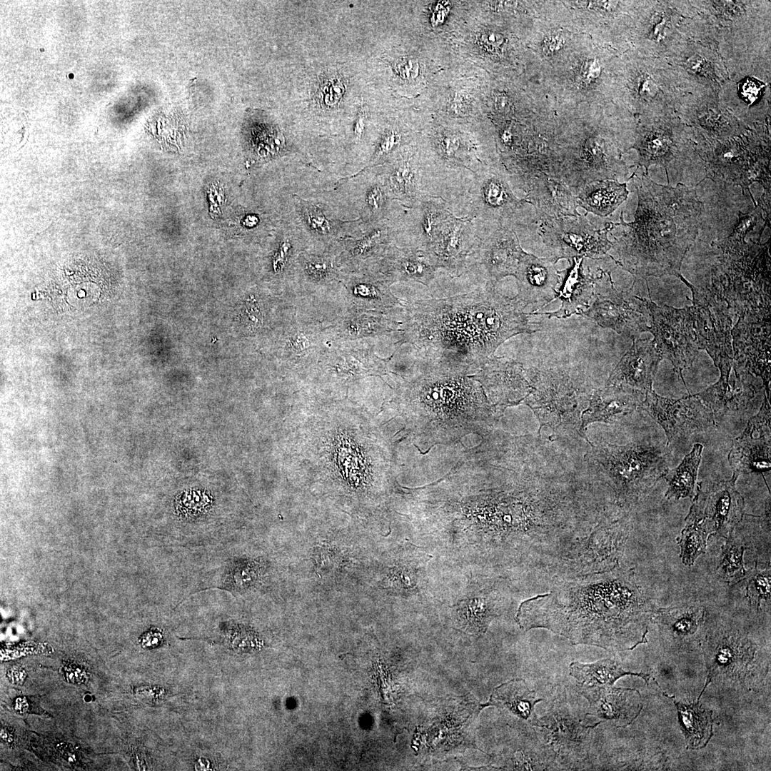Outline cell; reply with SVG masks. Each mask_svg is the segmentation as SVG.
<instances>
[{"mask_svg":"<svg viewBox=\"0 0 771 771\" xmlns=\"http://www.w3.org/2000/svg\"><path fill=\"white\" fill-rule=\"evenodd\" d=\"M702 449V445L695 444L677 468L668 469L665 473L662 478L668 484L665 493L667 499L695 498L697 492V475Z\"/></svg>","mask_w":771,"mask_h":771,"instance_id":"38","label":"cell"},{"mask_svg":"<svg viewBox=\"0 0 771 771\" xmlns=\"http://www.w3.org/2000/svg\"><path fill=\"white\" fill-rule=\"evenodd\" d=\"M539 224L543 243L558 260L600 258L613 246L608 238V232L615 227L612 222L598 228L585 216L579 214L553 218Z\"/></svg>","mask_w":771,"mask_h":771,"instance_id":"10","label":"cell"},{"mask_svg":"<svg viewBox=\"0 0 771 771\" xmlns=\"http://www.w3.org/2000/svg\"><path fill=\"white\" fill-rule=\"evenodd\" d=\"M645 311L643 298L633 295L630 290L618 291L610 272L599 269L594 276L590 303L581 316L634 340L648 331Z\"/></svg>","mask_w":771,"mask_h":771,"instance_id":"9","label":"cell"},{"mask_svg":"<svg viewBox=\"0 0 771 771\" xmlns=\"http://www.w3.org/2000/svg\"><path fill=\"white\" fill-rule=\"evenodd\" d=\"M79 668L70 667L66 670V677L68 680L71 682H79L84 678V673Z\"/></svg>","mask_w":771,"mask_h":771,"instance_id":"60","label":"cell"},{"mask_svg":"<svg viewBox=\"0 0 771 771\" xmlns=\"http://www.w3.org/2000/svg\"><path fill=\"white\" fill-rule=\"evenodd\" d=\"M640 93L645 98H653L657 93V86L652 81L646 80L642 84Z\"/></svg>","mask_w":771,"mask_h":771,"instance_id":"56","label":"cell"},{"mask_svg":"<svg viewBox=\"0 0 771 771\" xmlns=\"http://www.w3.org/2000/svg\"><path fill=\"white\" fill-rule=\"evenodd\" d=\"M563 44V39L562 36L559 34H554L548 36L545 39L543 44V51L548 54H553L559 50Z\"/></svg>","mask_w":771,"mask_h":771,"instance_id":"54","label":"cell"},{"mask_svg":"<svg viewBox=\"0 0 771 771\" xmlns=\"http://www.w3.org/2000/svg\"><path fill=\"white\" fill-rule=\"evenodd\" d=\"M495 105L496 110L504 115L508 114L510 110V101L503 94H499L495 96Z\"/></svg>","mask_w":771,"mask_h":771,"instance_id":"55","label":"cell"},{"mask_svg":"<svg viewBox=\"0 0 771 771\" xmlns=\"http://www.w3.org/2000/svg\"><path fill=\"white\" fill-rule=\"evenodd\" d=\"M581 694L590 703L587 715L610 720L618 727L629 725L640 712V695L635 689L613 686L581 687Z\"/></svg>","mask_w":771,"mask_h":771,"instance_id":"30","label":"cell"},{"mask_svg":"<svg viewBox=\"0 0 771 771\" xmlns=\"http://www.w3.org/2000/svg\"><path fill=\"white\" fill-rule=\"evenodd\" d=\"M733 239L729 236L713 242L722 251L719 262L711 270L714 288L735 308L739 318L769 319V243Z\"/></svg>","mask_w":771,"mask_h":771,"instance_id":"4","label":"cell"},{"mask_svg":"<svg viewBox=\"0 0 771 771\" xmlns=\"http://www.w3.org/2000/svg\"><path fill=\"white\" fill-rule=\"evenodd\" d=\"M710 532L701 523L685 518V527L677 540L680 547V558L685 565H693L696 558L705 553L707 540Z\"/></svg>","mask_w":771,"mask_h":771,"instance_id":"43","label":"cell"},{"mask_svg":"<svg viewBox=\"0 0 771 771\" xmlns=\"http://www.w3.org/2000/svg\"><path fill=\"white\" fill-rule=\"evenodd\" d=\"M25 672L21 668L14 667L8 672V678L14 683H21L25 678Z\"/></svg>","mask_w":771,"mask_h":771,"instance_id":"58","label":"cell"},{"mask_svg":"<svg viewBox=\"0 0 771 771\" xmlns=\"http://www.w3.org/2000/svg\"><path fill=\"white\" fill-rule=\"evenodd\" d=\"M529 204L519 198L504 166L496 163L474 173L465 199V217L473 218L480 238L519 222Z\"/></svg>","mask_w":771,"mask_h":771,"instance_id":"7","label":"cell"},{"mask_svg":"<svg viewBox=\"0 0 771 771\" xmlns=\"http://www.w3.org/2000/svg\"><path fill=\"white\" fill-rule=\"evenodd\" d=\"M483 381L494 397L502 402L516 403L525 399L532 388L522 364L493 355L481 365Z\"/></svg>","mask_w":771,"mask_h":771,"instance_id":"27","label":"cell"},{"mask_svg":"<svg viewBox=\"0 0 771 771\" xmlns=\"http://www.w3.org/2000/svg\"><path fill=\"white\" fill-rule=\"evenodd\" d=\"M531 392L525 398L543 426H548L556 435L580 431L581 412L591 393L583 374L572 368L528 370Z\"/></svg>","mask_w":771,"mask_h":771,"instance_id":"6","label":"cell"},{"mask_svg":"<svg viewBox=\"0 0 771 771\" xmlns=\"http://www.w3.org/2000/svg\"><path fill=\"white\" fill-rule=\"evenodd\" d=\"M686 66L688 71L703 76L710 74L712 71L710 64L705 59L697 54L690 56L687 59Z\"/></svg>","mask_w":771,"mask_h":771,"instance_id":"50","label":"cell"},{"mask_svg":"<svg viewBox=\"0 0 771 771\" xmlns=\"http://www.w3.org/2000/svg\"><path fill=\"white\" fill-rule=\"evenodd\" d=\"M446 9V4L440 3L436 6L433 15V21L435 24L440 23L443 20L445 14L447 13Z\"/></svg>","mask_w":771,"mask_h":771,"instance_id":"59","label":"cell"},{"mask_svg":"<svg viewBox=\"0 0 771 771\" xmlns=\"http://www.w3.org/2000/svg\"><path fill=\"white\" fill-rule=\"evenodd\" d=\"M365 130V114L363 112H361L358 116L354 126V135L357 138H360L364 133Z\"/></svg>","mask_w":771,"mask_h":771,"instance_id":"57","label":"cell"},{"mask_svg":"<svg viewBox=\"0 0 771 771\" xmlns=\"http://www.w3.org/2000/svg\"><path fill=\"white\" fill-rule=\"evenodd\" d=\"M629 194L626 183L598 180L585 185L575 196L578 206L600 217L611 214Z\"/></svg>","mask_w":771,"mask_h":771,"instance_id":"34","label":"cell"},{"mask_svg":"<svg viewBox=\"0 0 771 771\" xmlns=\"http://www.w3.org/2000/svg\"><path fill=\"white\" fill-rule=\"evenodd\" d=\"M525 253L513 230L500 228L480 238L468 258L467 271L480 268L486 281L497 284L515 276Z\"/></svg>","mask_w":771,"mask_h":771,"instance_id":"19","label":"cell"},{"mask_svg":"<svg viewBox=\"0 0 771 771\" xmlns=\"http://www.w3.org/2000/svg\"><path fill=\"white\" fill-rule=\"evenodd\" d=\"M395 238L394 224L385 221L374 223L366 233L354 241L340 254L344 271H352L373 266L382 258Z\"/></svg>","mask_w":771,"mask_h":771,"instance_id":"33","label":"cell"},{"mask_svg":"<svg viewBox=\"0 0 771 771\" xmlns=\"http://www.w3.org/2000/svg\"><path fill=\"white\" fill-rule=\"evenodd\" d=\"M387 360L378 357L364 339L332 341L314 369L349 379L385 370Z\"/></svg>","mask_w":771,"mask_h":771,"instance_id":"21","label":"cell"},{"mask_svg":"<svg viewBox=\"0 0 771 771\" xmlns=\"http://www.w3.org/2000/svg\"><path fill=\"white\" fill-rule=\"evenodd\" d=\"M645 393L624 385H609L595 390L581 415L580 431L594 422L613 423L640 408ZM588 439V438H587Z\"/></svg>","mask_w":771,"mask_h":771,"instance_id":"26","label":"cell"},{"mask_svg":"<svg viewBox=\"0 0 771 771\" xmlns=\"http://www.w3.org/2000/svg\"><path fill=\"white\" fill-rule=\"evenodd\" d=\"M661 360L652 341L637 338L610 374L606 386H628L644 393L652 390V382Z\"/></svg>","mask_w":771,"mask_h":771,"instance_id":"24","label":"cell"},{"mask_svg":"<svg viewBox=\"0 0 771 771\" xmlns=\"http://www.w3.org/2000/svg\"><path fill=\"white\" fill-rule=\"evenodd\" d=\"M492 700L494 704L533 725H537L539 722L534 707L543 700L537 698L535 692L530 690L523 680H514L498 687Z\"/></svg>","mask_w":771,"mask_h":771,"instance_id":"36","label":"cell"},{"mask_svg":"<svg viewBox=\"0 0 771 771\" xmlns=\"http://www.w3.org/2000/svg\"><path fill=\"white\" fill-rule=\"evenodd\" d=\"M503 40V36L500 34L491 31L482 33L479 37L480 45L488 51L498 49Z\"/></svg>","mask_w":771,"mask_h":771,"instance_id":"51","label":"cell"},{"mask_svg":"<svg viewBox=\"0 0 771 771\" xmlns=\"http://www.w3.org/2000/svg\"><path fill=\"white\" fill-rule=\"evenodd\" d=\"M373 266L391 285L397 282L414 281L428 286L438 271L425 251L393 245L388 247Z\"/></svg>","mask_w":771,"mask_h":771,"instance_id":"28","label":"cell"},{"mask_svg":"<svg viewBox=\"0 0 771 771\" xmlns=\"http://www.w3.org/2000/svg\"><path fill=\"white\" fill-rule=\"evenodd\" d=\"M673 141L670 133L661 128H654L645 131L640 138L638 148L641 154L640 165L645 166L646 173L652 163H657L665 168L667 183L668 164L672 156Z\"/></svg>","mask_w":771,"mask_h":771,"instance_id":"40","label":"cell"},{"mask_svg":"<svg viewBox=\"0 0 771 771\" xmlns=\"http://www.w3.org/2000/svg\"><path fill=\"white\" fill-rule=\"evenodd\" d=\"M726 538L727 540L722 548L717 572L724 581L728 583H737L744 578L747 572L743 563L746 547L743 541L735 535L733 532Z\"/></svg>","mask_w":771,"mask_h":771,"instance_id":"42","label":"cell"},{"mask_svg":"<svg viewBox=\"0 0 771 771\" xmlns=\"http://www.w3.org/2000/svg\"><path fill=\"white\" fill-rule=\"evenodd\" d=\"M743 579L747 581L746 596L751 605L759 608L762 600L770 602L771 576L770 569L759 570L755 568L746 572Z\"/></svg>","mask_w":771,"mask_h":771,"instance_id":"46","label":"cell"},{"mask_svg":"<svg viewBox=\"0 0 771 771\" xmlns=\"http://www.w3.org/2000/svg\"><path fill=\"white\" fill-rule=\"evenodd\" d=\"M162 638V633L158 629H152L142 636L141 644L143 647H156L159 645Z\"/></svg>","mask_w":771,"mask_h":771,"instance_id":"53","label":"cell"},{"mask_svg":"<svg viewBox=\"0 0 771 771\" xmlns=\"http://www.w3.org/2000/svg\"><path fill=\"white\" fill-rule=\"evenodd\" d=\"M599 66L596 62H593L587 68V76L588 78H595L599 74Z\"/></svg>","mask_w":771,"mask_h":771,"instance_id":"61","label":"cell"},{"mask_svg":"<svg viewBox=\"0 0 771 771\" xmlns=\"http://www.w3.org/2000/svg\"><path fill=\"white\" fill-rule=\"evenodd\" d=\"M664 695L668 697L667 695ZM670 697L675 703L679 716V722L685 737L687 748L699 749L705 747L712 736V711L704 708L699 701L685 703Z\"/></svg>","mask_w":771,"mask_h":771,"instance_id":"35","label":"cell"},{"mask_svg":"<svg viewBox=\"0 0 771 771\" xmlns=\"http://www.w3.org/2000/svg\"><path fill=\"white\" fill-rule=\"evenodd\" d=\"M395 70L402 79L410 80L418 76L419 65L415 59H403L395 64Z\"/></svg>","mask_w":771,"mask_h":771,"instance_id":"49","label":"cell"},{"mask_svg":"<svg viewBox=\"0 0 771 771\" xmlns=\"http://www.w3.org/2000/svg\"><path fill=\"white\" fill-rule=\"evenodd\" d=\"M403 133L395 128L386 130L381 136L371 162L377 161L395 151L403 141Z\"/></svg>","mask_w":771,"mask_h":771,"instance_id":"47","label":"cell"},{"mask_svg":"<svg viewBox=\"0 0 771 771\" xmlns=\"http://www.w3.org/2000/svg\"><path fill=\"white\" fill-rule=\"evenodd\" d=\"M679 278L692 293V306L687 307L692 331L699 349L712 358L720 374L734 366L731 347V319L726 301L714 288L695 287L681 276Z\"/></svg>","mask_w":771,"mask_h":771,"instance_id":"8","label":"cell"},{"mask_svg":"<svg viewBox=\"0 0 771 771\" xmlns=\"http://www.w3.org/2000/svg\"><path fill=\"white\" fill-rule=\"evenodd\" d=\"M655 612L633 573L614 567L567 580L523 602L516 619L525 630L548 629L573 645L625 650L647 641Z\"/></svg>","mask_w":771,"mask_h":771,"instance_id":"1","label":"cell"},{"mask_svg":"<svg viewBox=\"0 0 771 771\" xmlns=\"http://www.w3.org/2000/svg\"><path fill=\"white\" fill-rule=\"evenodd\" d=\"M640 408L661 425L668 443L704 431L717 423L714 413L695 394L671 399L650 390L645 393Z\"/></svg>","mask_w":771,"mask_h":771,"instance_id":"13","label":"cell"},{"mask_svg":"<svg viewBox=\"0 0 771 771\" xmlns=\"http://www.w3.org/2000/svg\"><path fill=\"white\" fill-rule=\"evenodd\" d=\"M555 257H538L525 253L514 277L518 292L515 296L525 307L539 304L543 308L555 299L560 281Z\"/></svg>","mask_w":771,"mask_h":771,"instance_id":"23","label":"cell"},{"mask_svg":"<svg viewBox=\"0 0 771 771\" xmlns=\"http://www.w3.org/2000/svg\"><path fill=\"white\" fill-rule=\"evenodd\" d=\"M380 311L346 310L328 323L330 341H356L400 331L402 321Z\"/></svg>","mask_w":771,"mask_h":771,"instance_id":"31","label":"cell"},{"mask_svg":"<svg viewBox=\"0 0 771 771\" xmlns=\"http://www.w3.org/2000/svg\"><path fill=\"white\" fill-rule=\"evenodd\" d=\"M734 358L744 364L746 372L762 378L770 398V322L768 319L739 318L732 330Z\"/></svg>","mask_w":771,"mask_h":771,"instance_id":"22","label":"cell"},{"mask_svg":"<svg viewBox=\"0 0 771 771\" xmlns=\"http://www.w3.org/2000/svg\"><path fill=\"white\" fill-rule=\"evenodd\" d=\"M495 286L486 281L470 293L405 303L396 344L409 343L426 359L469 367L480 366L511 337L539 331L518 298Z\"/></svg>","mask_w":771,"mask_h":771,"instance_id":"2","label":"cell"},{"mask_svg":"<svg viewBox=\"0 0 771 771\" xmlns=\"http://www.w3.org/2000/svg\"><path fill=\"white\" fill-rule=\"evenodd\" d=\"M328 323L296 308L275 340L274 354L290 368H314L330 342Z\"/></svg>","mask_w":771,"mask_h":771,"instance_id":"12","label":"cell"},{"mask_svg":"<svg viewBox=\"0 0 771 771\" xmlns=\"http://www.w3.org/2000/svg\"><path fill=\"white\" fill-rule=\"evenodd\" d=\"M589 461L615 492L623 506L637 502L668 470L669 452L664 445L629 443L592 445Z\"/></svg>","mask_w":771,"mask_h":771,"instance_id":"5","label":"cell"},{"mask_svg":"<svg viewBox=\"0 0 771 771\" xmlns=\"http://www.w3.org/2000/svg\"><path fill=\"white\" fill-rule=\"evenodd\" d=\"M442 198L428 195L418 198L406 208L394 225L395 238H402L403 246L427 252L443 223L452 215Z\"/></svg>","mask_w":771,"mask_h":771,"instance_id":"20","label":"cell"},{"mask_svg":"<svg viewBox=\"0 0 771 771\" xmlns=\"http://www.w3.org/2000/svg\"><path fill=\"white\" fill-rule=\"evenodd\" d=\"M584 258L569 259L570 266L559 271L560 281L555 298L560 301V308L554 311L530 313L531 315H545L549 318H566L581 315L590 303L594 287V276L585 272Z\"/></svg>","mask_w":771,"mask_h":771,"instance_id":"29","label":"cell"},{"mask_svg":"<svg viewBox=\"0 0 771 771\" xmlns=\"http://www.w3.org/2000/svg\"><path fill=\"white\" fill-rule=\"evenodd\" d=\"M761 90L762 85L759 82L747 79L742 85L741 94L746 101L752 102L759 96Z\"/></svg>","mask_w":771,"mask_h":771,"instance_id":"52","label":"cell"},{"mask_svg":"<svg viewBox=\"0 0 771 771\" xmlns=\"http://www.w3.org/2000/svg\"><path fill=\"white\" fill-rule=\"evenodd\" d=\"M658 623L672 635L685 638L694 635L702 624L705 610L697 605L660 608L655 612Z\"/></svg>","mask_w":771,"mask_h":771,"instance_id":"39","label":"cell"},{"mask_svg":"<svg viewBox=\"0 0 771 771\" xmlns=\"http://www.w3.org/2000/svg\"><path fill=\"white\" fill-rule=\"evenodd\" d=\"M316 90V101L323 109L336 107L346 92V81L338 73L328 72L319 79Z\"/></svg>","mask_w":771,"mask_h":771,"instance_id":"45","label":"cell"},{"mask_svg":"<svg viewBox=\"0 0 771 771\" xmlns=\"http://www.w3.org/2000/svg\"><path fill=\"white\" fill-rule=\"evenodd\" d=\"M303 216L308 226L318 234L326 235L330 232L331 225L325 214L317 207L305 203L303 206Z\"/></svg>","mask_w":771,"mask_h":771,"instance_id":"48","label":"cell"},{"mask_svg":"<svg viewBox=\"0 0 771 771\" xmlns=\"http://www.w3.org/2000/svg\"><path fill=\"white\" fill-rule=\"evenodd\" d=\"M480 241L473 218L452 214L425 253L438 269L459 277L467 271L468 258Z\"/></svg>","mask_w":771,"mask_h":771,"instance_id":"18","label":"cell"},{"mask_svg":"<svg viewBox=\"0 0 771 771\" xmlns=\"http://www.w3.org/2000/svg\"><path fill=\"white\" fill-rule=\"evenodd\" d=\"M570 675L581 687L613 686L620 677L630 675L642 677L646 682L649 675L624 670L620 664L613 659H603L593 663L573 662L569 666Z\"/></svg>","mask_w":771,"mask_h":771,"instance_id":"37","label":"cell"},{"mask_svg":"<svg viewBox=\"0 0 771 771\" xmlns=\"http://www.w3.org/2000/svg\"><path fill=\"white\" fill-rule=\"evenodd\" d=\"M390 286L374 266L344 271L335 303V316L346 310L390 313L403 308L405 303L392 293Z\"/></svg>","mask_w":771,"mask_h":771,"instance_id":"15","label":"cell"},{"mask_svg":"<svg viewBox=\"0 0 771 771\" xmlns=\"http://www.w3.org/2000/svg\"><path fill=\"white\" fill-rule=\"evenodd\" d=\"M735 366L730 372L720 374L719 381L705 390L695 394L711 410L715 418L745 409L755 397L757 388L751 378Z\"/></svg>","mask_w":771,"mask_h":771,"instance_id":"25","label":"cell"},{"mask_svg":"<svg viewBox=\"0 0 771 771\" xmlns=\"http://www.w3.org/2000/svg\"><path fill=\"white\" fill-rule=\"evenodd\" d=\"M410 395L427 410L444 414L458 413L485 403L478 386L466 376L450 372L416 382Z\"/></svg>","mask_w":771,"mask_h":771,"instance_id":"16","label":"cell"},{"mask_svg":"<svg viewBox=\"0 0 771 771\" xmlns=\"http://www.w3.org/2000/svg\"><path fill=\"white\" fill-rule=\"evenodd\" d=\"M261 295H248L243 301L241 309L242 328L248 335L263 334L274 325L268 301L261 297Z\"/></svg>","mask_w":771,"mask_h":771,"instance_id":"41","label":"cell"},{"mask_svg":"<svg viewBox=\"0 0 771 771\" xmlns=\"http://www.w3.org/2000/svg\"><path fill=\"white\" fill-rule=\"evenodd\" d=\"M633 179L638 195L635 219L624 228L612 248L615 263L635 278L665 275L681 276L682 261L699 233L703 203L696 189L679 183L675 187L654 182L648 173Z\"/></svg>","mask_w":771,"mask_h":771,"instance_id":"3","label":"cell"},{"mask_svg":"<svg viewBox=\"0 0 771 771\" xmlns=\"http://www.w3.org/2000/svg\"><path fill=\"white\" fill-rule=\"evenodd\" d=\"M380 175L393 198L406 207L424 195L420 154L415 148L398 155Z\"/></svg>","mask_w":771,"mask_h":771,"instance_id":"32","label":"cell"},{"mask_svg":"<svg viewBox=\"0 0 771 771\" xmlns=\"http://www.w3.org/2000/svg\"><path fill=\"white\" fill-rule=\"evenodd\" d=\"M732 478L698 483L687 519L702 524L711 534L727 538L743 516L745 502Z\"/></svg>","mask_w":771,"mask_h":771,"instance_id":"14","label":"cell"},{"mask_svg":"<svg viewBox=\"0 0 771 771\" xmlns=\"http://www.w3.org/2000/svg\"><path fill=\"white\" fill-rule=\"evenodd\" d=\"M643 301L650 318L648 331L654 336V346L662 359L671 361L686 386L682 371L692 366L699 350L688 308L658 306L651 299Z\"/></svg>","mask_w":771,"mask_h":771,"instance_id":"11","label":"cell"},{"mask_svg":"<svg viewBox=\"0 0 771 771\" xmlns=\"http://www.w3.org/2000/svg\"><path fill=\"white\" fill-rule=\"evenodd\" d=\"M386 188L379 174L367 184L364 193V206L368 217L378 223L389 216L392 201H395Z\"/></svg>","mask_w":771,"mask_h":771,"instance_id":"44","label":"cell"},{"mask_svg":"<svg viewBox=\"0 0 771 771\" xmlns=\"http://www.w3.org/2000/svg\"><path fill=\"white\" fill-rule=\"evenodd\" d=\"M770 406L765 397L757 414L732 442L728 454L732 478L736 480L742 474L770 473Z\"/></svg>","mask_w":771,"mask_h":771,"instance_id":"17","label":"cell"}]
</instances>
